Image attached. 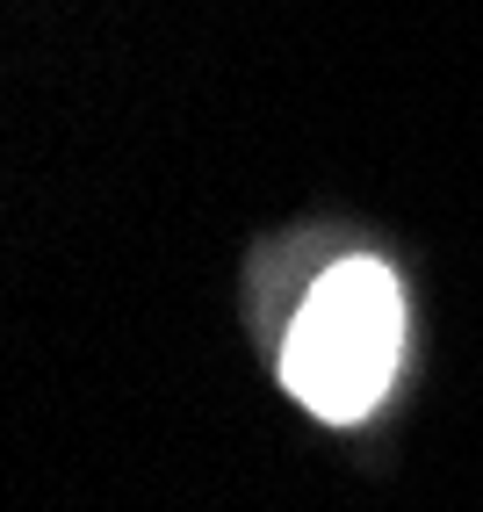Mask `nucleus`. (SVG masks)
Masks as SVG:
<instances>
[{"instance_id": "obj_1", "label": "nucleus", "mask_w": 483, "mask_h": 512, "mask_svg": "<svg viewBox=\"0 0 483 512\" xmlns=\"http://www.w3.org/2000/svg\"><path fill=\"white\" fill-rule=\"evenodd\" d=\"M404 361V289L383 260H332L318 289L303 296V311L282 339V383L303 412L332 426L368 419L390 397Z\"/></svg>"}]
</instances>
